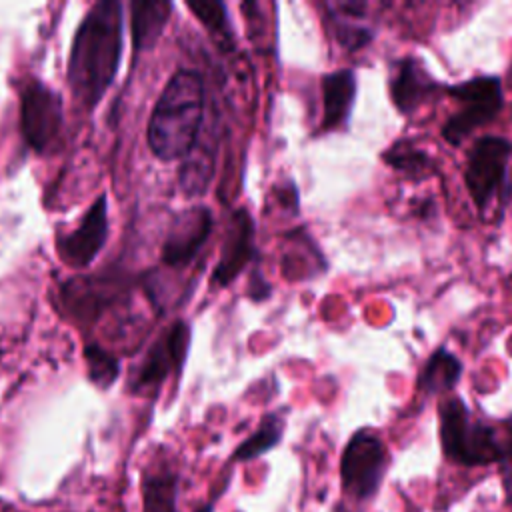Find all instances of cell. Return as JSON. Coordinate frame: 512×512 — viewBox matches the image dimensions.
I'll return each mask as SVG.
<instances>
[{"instance_id": "cell-1", "label": "cell", "mask_w": 512, "mask_h": 512, "mask_svg": "<svg viewBox=\"0 0 512 512\" xmlns=\"http://www.w3.org/2000/svg\"><path fill=\"white\" fill-rule=\"evenodd\" d=\"M120 54L122 6L102 0L80 22L68 58V84L80 104L92 108L100 102L116 76Z\"/></svg>"}, {"instance_id": "cell-2", "label": "cell", "mask_w": 512, "mask_h": 512, "mask_svg": "<svg viewBox=\"0 0 512 512\" xmlns=\"http://www.w3.org/2000/svg\"><path fill=\"white\" fill-rule=\"evenodd\" d=\"M204 82L194 70H178L164 86L148 122V146L160 160L184 158L200 136Z\"/></svg>"}, {"instance_id": "cell-3", "label": "cell", "mask_w": 512, "mask_h": 512, "mask_svg": "<svg viewBox=\"0 0 512 512\" xmlns=\"http://www.w3.org/2000/svg\"><path fill=\"white\" fill-rule=\"evenodd\" d=\"M510 162L512 142L502 136L478 138L468 154L464 182L484 220H500L508 206L512 194Z\"/></svg>"}, {"instance_id": "cell-4", "label": "cell", "mask_w": 512, "mask_h": 512, "mask_svg": "<svg viewBox=\"0 0 512 512\" xmlns=\"http://www.w3.org/2000/svg\"><path fill=\"white\" fill-rule=\"evenodd\" d=\"M440 442L444 456L460 466H486L500 462L502 436L484 420L470 414L462 398H446L438 406Z\"/></svg>"}, {"instance_id": "cell-5", "label": "cell", "mask_w": 512, "mask_h": 512, "mask_svg": "<svg viewBox=\"0 0 512 512\" xmlns=\"http://www.w3.org/2000/svg\"><path fill=\"white\" fill-rule=\"evenodd\" d=\"M460 108L444 122L442 136L452 146L462 144L476 128L492 122L504 104L498 76H476L456 86H448Z\"/></svg>"}, {"instance_id": "cell-6", "label": "cell", "mask_w": 512, "mask_h": 512, "mask_svg": "<svg viewBox=\"0 0 512 512\" xmlns=\"http://www.w3.org/2000/svg\"><path fill=\"white\" fill-rule=\"evenodd\" d=\"M386 468L388 452L382 438L374 430L362 428L352 434L340 458L342 490L358 502H368L376 496Z\"/></svg>"}, {"instance_id": "cell-7", "label": "cell", "mask_w": 512, "mask_h": 512, "mask_svg": "<svg viewBox=\"0 0 512 512\" xmlns=\"http://www.w3.org/2000/svg\"><path fill=\"white\" fill-rule=\"evenodd\" d=\"M20 130L38 154H50L62 144V98L40 80H28L20 90Z\"/></svg>"}, {"instance_id": "cell-8", "label": "cell", "mask_w": 512, "mask_h": 512, "mask_svg": "<svg viewBox=\"0 0 512 512\" xmlns=\"http://www.w3.org/2000/svg\"><path fill=\"white\" fill-rule=\"evenodd\" d=\"M190 346V328L186 322H174L148 350L132 382V390L138 394L156 392V388L178 370Z\"/></svg>"}, {"instance_id": "cell-9", "label": "cell", "mask_w": 512, "mask_h": 512, "mask_svg": "<svg viewBox=\"0 0 512 512\" xmlns=\"http://www.w3.org/2000/svg\"><path fill=\"white\" fill-rule=\"evenodd\" d=\"M212 232V212L206 206H192L176 214L162 244V262L182 268L194 260Z\"/></svg>"}, {"instance_id": "cell-10", "label": "cell", "mask_w": 512, "mask_h": 512, "mask_svg": "<svg viewBox=\"0 0 512 512\" xmlns=\"http://www.w3.org/2000/svg\"><path fill=\"white\" fill-rule=\"evenodd\" d=\"M108 234L106 196H98L82 216L80 224L58 238V254L72 268L88 266L104 246Z\"/></svg>"}, {"instance_id": "cell-11", "label": "cell", "mask_w": 512, "mask_h": 512, "mask_svg": "<svg viewBox=\"0 0 512 512\" xmlns=\"http://www.w3.org/2000/svg\"><path fill=\"white\" fill-rule=\"evenodd\" d=\"M254 220L246 208H238L228 222L226 236L222 242L218 264L214 266L212 280L220 286L230 284L254 258Z\"/></svg>"}, {"instance_id": "cell-12", "label": "cell", "mask_w": 512, "mask_h": 512, "mask_svg": "<svg viewBox=\"0 0 512 512\" xmlns=\"http://www.w3.org/2000/svg\"><path fill=\"white\" fill-rule=\"evenodd\" d=\"M438 88L440 84L430 76V72L418 58L404 56L394 64L390 94L394 106L402 114H412Z\"/></svg>"}, {"instance_id": "cell-13", "label": "cell", "mask_w": 512, "mask_h": 512, "mask_svg": "<svg viewBox=\"0 0 512 512\" xmlns=\"http://www.w3.org/2000/svg\"><path fill=\"white\" fill-rule=\"evenodd\" d=\"M356 102V74L348 68L330 72L322 78V128L334 130L348 122Z\"/></svg>"}, {"instance_id": "cell-14", "label": "cell", "mask_w": 512, "mask_h": 512, "mask_svg": "<svg viewBox=\"0 0 512 512\" xmlns=\"http://www.w3.org/2000/svg\"><path fill=\"white\" fill-rule=\"evenodd\" d=\"M172 4L164 0H134L130 4V28H132V44L136 50H150L160 38L168 18Z\"/></svg>"}, {"instance_id": "cell-15", "label": "cell", "mask_w": 512, "mask_h": 512, "mask_svg": "<svg viewBox=\"0 0 512 512\" xmlns=\"http://www.w3.org/2000/svg\"><path fill=\"white\" fill-rule=\"evenodd\" d=\"M460 376H462V362L446 348H438L424 362L422 372L418 376V388L426 396L444 394L458 384Z\"/></svg>"}, {"instance_id": "cell-16", "label": "cell", "mask_w": 512, "mask_h": 512, "mask_svg": "<svg viewBox=\"0 0 512 512\" xmlns=\"http://www.w3.org/2000/svg\"><path fill=\"white\" fill-rule=\"evenodd\" d=\"M328 16H330V28L336 36V40L348 48L358 50L366 46L374 38V30L370 26L352 24V16L366 10V4L362 2H340V4H326Z\"/></svg>"}, {"instance_id": "cell-17", "label": "cell", "mask_w": 512, "mask_h": 512, "mask_svg": "<svg viewBox=\"0 0 512 512\" xmlns=\"http://www.w3.org/2000/svg\"><path fill=\"white\" fill-rule=\"evenodd\" d=\"M214 170V152L212 144L198 142L192 146V150L184 156L180 166V186L186 194H202L212 178Z\"/></svg>"}, {"instance_id": "cell-18", "label": "cell", "mask_w": 512, "mask_h": 512, "mask_svg": "<svg viewBox=\"0 0 512 512\" xmlns=\"http://www.w3.org/2000/svg\"><path fill=\"white\" fill-rule=\"evenodd\" d=\"M282 432H284V418L274 412L266 414L260 420L258 428L234 450L232 460L246 462V460H254V458L266 454L268 450H272L274 446L280 444Z\"/></svg>"}, {"instance_id": "cell-19", "label": "cell", "mask_w": 512, "mask_h": 512, "mask_svg": "<svg viewBox=\"0 0 512 512\" xmlns=\"http://www.w3.org/2000/svg\"><path fill=\"white\" fill-rule=\"evenodd\" d=\"M178 476L172 472L148 474L142 482L144 512H174Z\"/></svg>"}, {"instance_id": "cell-20", "label": "cell", "mask_w": 512, "mask_h": 512, "mask_svg": "<svg viewBox=\"0 0 512 512\" xmlns=\"http://www.w3.org/2000/svg\"><path fill=\"white\" fill-rule=\"evenodd\" d=\"M384 160L394 170H400V172H404L408 176H424V174H428L434 168L432 158L424 150H420L414 144L404 142V140L392 144L384 152Z\"/></svg>"}, {"instance_id": "cell-21", "label": "cell", "mask_w": 512, "mask_h": 512, "mask_svg": "<svg viewBox=\"0 0 512 512\" xmlns=\"http://www.w3.org/2000/svg\"><path fill=\"white\" fill-rule=\"evenodd\" d=\"M84 360L88 366V376L96 386L106 388L118 378V360L98 344L84 348Z\"/></svg>"}, {"instance_id": "cell-22", "label": "cell", "mask_w": 512, "mask_h": 512, "mask_svg": "<svg viewBox=\"0 0 512 512\" xmlns=\"http://www.w3.org/2000/svg\"><path fill=\"white\" fill-rule=\"evenodd\" d=\"M188 8L212 34L230 42V22L222 2H188Z\"/></svg>"}, {"instance_id": "cell-23", "label": "cell", "mask_w": 512, "mask_h": 512, "mask_svg": "<svg viewBox=\"0 0 512 512\" xmlns=\"http://www.w3.org/2000/svg\"><path fill=\"white\" fill-rule=\"evenodd\" d=\"M502 484L506 502L512 506V414L504 420V434H502Z\"/></svg>"}, {"instance_id": "cell-24", "label": "cell", "mask_w": 512, "mask_h": 512, "mask_svg": "<svg viewBox=\"0 0 512 512\" xmlns=\"http://www.w3.org/2000/svg\"><path fill=\"white\" fill-rule=\"evenodd\" d=\"M256 290H260V292H258L260 300H262V298H268V294H270V286L266 284V280H262V278H260L258 270H254V274H252V282H250V296H252V298L256 296Z\"/></svg>"}, {"instance_id": "cell-25", "label": "cell", "mask_w": 512, "mask_h": 512, "mask_svg": "<svg viewBox=\"0 0 512 512\" xmlns=\"http://www.w3.org/2000/svg\"><path fill=\"white\" fill-rule=\"evenodd\" d=\"M198 512H214V508H212V504H206V506H202Z\"/></svg>"}]
</instances>
